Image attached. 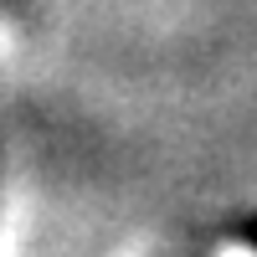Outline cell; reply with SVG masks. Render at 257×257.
<instances>
[{
    "mask_svg": "<svg viewBox=\"0 0 257 257\" xmlns=\"http://www.w3.org/2000/svg\"><path fill=\"white\" fill-rule=\"evenodd\" d=\"M231 242H242L247 252H257V211H252V216H242L237 226H231Z\"/></svg>",
    "mask_w": 257,
    "mask_h": 257,
    "instance_id": "cell-1",
    "label": "cell"
}]
</instances>
